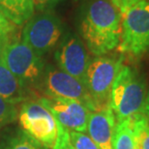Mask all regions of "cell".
<instances>
[{
    "instance_id": "obj_4",
    "label": "cell",
    "mask_w": 149,
    "mask_h": 149,
    "mask_svg": "<svg viewBox=\"0 0 149 149\" xmlns=\"http://www.w3.org/2000/svg\"><path fill=\"white\" fill-rule=\"evenodd\" d=\"M117 49L132 58L149 53V0L138 3L122 14Z\"/></svg>"
},
{
    "instance_id": "obj_24",
    "label": "cell",
    "mask_w": 149,
    "mask_h": 149,
    "mask_svg": "<svg viewBox=\"0 0 149 149\" xmlns=\"http://www.w3.org/2000/svg\"><path fill=\"white\" fill-rule=\"evenodd\" d=\"M3 46H0V60L2 59V52H3Z\"/></svg>"
},
{
    "instance_id": "obj_2",
    "label": "cell",
    "mask_w": 149,
    "mask_h": 149,
    "mask_svg": "<svg viewBox=\"0 0 149 149\" xmlns=\"http://www.w3.org/2000/svg\"><path fill=\"white\" fill-rule=\"evenodd\" d=\"M145 98L144 79L136 70L123 64L113 82L109 101L116 122L142 113Z\"/></svg>"
},
{
    "instance_id": "obj_7",
    "label": "cell",
    "mask_w": 149,
    "mask_h": 149,
    "mask_svg": "<svg viewBox=\"0 0 149 149\" xmlns=\"http://www.w3.org/2000/svg\"><path fill=\"white\" fill-rule=\"evenodd\" d=\"M123 65V57L97 56L89 63L86 72V87L97 111L109 106L113 82Z\"/></svg>"
},
{
    "instance_id": "obj_10",
    "label": "cell",
    "mask_w": 149,
    "mask_h": 149,
    "mask_svg": "<svg viewBox=\"0 0 149 149\" xmlns=\"http://www.w3.org/2000/svg\"><path fill=\"white\" fill-rule=\"evenodd\" d=\"M39 102L49 109L57 123L70 131L85 133L90 111L81 103L63 98H39Z\"/></svg>"
},
{
    "instance_id": "obj_25",
    "label": "cell",
    "mask_w": 149,
    "mask_h": 149,
    "mask_svg": "<svg viewBox=\"0 0 149 149\" xmlns=\"http://www.w3.org/2000/svg\"><path fill=\"white\" fill-rule=\"evenodd\" d=\"M2 128H3V127H1V126H0V131H1V129H2Z\"/></svg>"
},
{
    "instance_id": "obj_5",
    "label": "cell",
    "mask_w": 149,
    "mask_h": 149,
    "mask_svg": "<svg viewBox=\"0 0 149 149\" xmlns=\"http://www.w3.org/2000/svg\"><path fill=\"white\" fill-rule=\"evenodd\" d=\"M37 90L42 92L45 97L74 100L84 105L91 112L97 111L84 83L52 65L45 68Z\"/></svg>"
},
{
    "instance_id": "obj_9",
    "label": "cell",
    "mask_w": 149,
    "mask_h": 149,
    "mask_svg": "<svg viewBox=\"0 0 149 149\" xmlns=\"http://www.w3.org/2000/svg\"><path fill=\"white\" fill-rule=\"evenodd\" d=\"M54 58L60 70L86 85V72L91 60L84 44L79 37L67 34L59 43Z\"/></svg>"
},
{
    "instance_id": "obj_6",
    "label": "cell",
    "mask_w": 149,
    "mask_h": 149,
    "mask_svg": "<svg viewBox=\"0 0 149 149\" xmlns=\"http://www.w3.org/2000/svg\"><path fill=\"white\" fill-rule=\"evenodd\" d=\"M17 117L23 132L47 149L53 148L57 139V123L38 99L22 102Z\"/></svg>"
},
{
    "instance_id": "obj_17",
    "label": "cell",
    "mask_w": 149,
    "mask_h": 149,
    "mask_svg": "<svg viewBox=\"0 0 149 149\" xmlns=\"http://www.w3.org/2000/svg\"><path fill=\"white\" fill-rule=\"evenodd\" d=\"M17 104L0 97V126L5 127L17 120L19 116Z\"/></svg>"
},
{
    "instance_id": "obj_14",
    "label": "cell",
    "mask_w": 149,
    "mask_h": 149,
    "mask_svg": "<svg viewBox=\"0 0 149 149\" xmlns=\"http://www.w3.org/2000/svg\"><path fill=\"white\" fill-rule=\"evenodd\" d=\"M0 10L14 24L22 25L33 16L32 0H0Z\"/></svg>"
},
{
    "instance_id": "obj_23",
    "label": "cell",
    "mask_w": 149,
    "mask_h": 149,
    "mask_svg": "<svg viewBox=\"0 0 149 149\" xmlns=\"http://www.w3.org/2000/svg\"><path fill=\"white\" fill-rule=\"evenodd\" d=\"M142 113L146 115V117L148 118L149 121V90L146 94V98H145V102H144V107H143V111H142Z\"/></svg>"
},
{
    "instance_id": "obj_16",
    "label": "cell",
    "mask_w": 149,
    "mask_h": 149,
    "mask_svg": "<svg viewBox=\"0 0 149 149\" xmlns=\"http://www.w3.org/2000/svg\"><path fill=\"white\" fill-rule=\"evenodd\" d=\"M128 119L135 134L139 149H149V121L146 115L136 113Z\"/></svg>"
},
{
    "instance_id": "obj_22",
    "label": "cell",
    "mask_w": 149,
    "mask_h": 149,
    "mask_svg": "<svg viewBox=\"0 0 149 149\" xmlns=\"http://www.w3.org/2000/svg\"><path fill=\"white\" fill-rule=\"evenodd\" d=\"M111 4L120 12L121 15L124 14L125 12L132 8L133 6L136 5L138 3L143 1V0H109Z\"/></svg>"
},
{
    "instance_id": "obj_13",
    "label": "cell",
    "mask_w": 149,
    "mask_h": 149,
    "mask_svg": "<svg viewBox=\"0 0 149 149\" xmlns=\"http://www.w3.org/2000/svg\"><path fill=\"white\" fill-rule=\"evenodd\" d=\"M0 149H47L19 128H9L0 133Z\"/></svg>"
},
{
    "instance_id": "obj_8",
    "label": "cell",
    "mask_w": 149,
    "mask_h": 149,
    "mask_svg": "<svg viewBox=\"0 0 149 149\" xmlns=\"http://www.w3.org/2000/svg\"><path fill=\"white\" fill-rule=\"evenodd\" d=\"M62 33L63 26L59 17L52 11L44 12L28 19L22 30V41L43 57L57 46Z\"/></svg>"
},
{
    "instance_id": "obj_12",
    "label": "cell",
    "mask_w": 149,
    "mask_h": 149,
    "mask_svg": "<svg viewBox=\"0 0 149 149\" xmlns=\"http://www.w3.org/2000/svg\"><path fill=\"white\" fill-rule=\"evenodd\" d=\"M30 92L26 91L8 67L0 60V97L19 104L30 99Z\"/></svg>"
},
{
    "instance_id": "obj_15",
    "label": "cell",
    "mask_w": 149,
    "mask_h": 149,
    "mask_svg": "<svg viewBox=\"0 0 149 149\" xmlns=\"http://www.w3.org/2000/svg\"><path fill=\"white\" fill-rule=\"evenodd\" d=\"M111 144L112 149H139L129 119L116 122Z\"/></svg>"
},
{
    "instance_id": "obj_11",
    "label": "cell",
    "mask_w": 149,
    "mask_h": 149,
    "mask_svg": "<svg viewBox=\"0 0 149 149\" xmlns=\"http://www.w3.org/2000/svg\"><path fill=\"white\" fill-rule=\"evenodd\" d=\"M116 119L111 106L92 111L87 122L88 136L100 149H112V136Z\"/></svg>"
},
{
    "instance_id": "obj_1",
    "label": "cell",
    "mask_w": 149,
    "mask_h": 149,
    "mask_svg": "<svg viewBox=\"0 0 149 149\" xmlns=\"http://www.w3.org/2000/svg\"><path fill=\"white\" fill-rule=\"evenodd\" d=\"M122 15L109 0H87L80 12V32L89 52L102 56L118 47Z\"/></svg>"
},
{
    "instance_id": "obj_3",
    "label": "cell",
    "mask_w": 149,
    "mask_h": 149,
    "mask_svg": "<svg viewBox=\"0 0 149 149\" xmlns=\"http://www.w3.org/2000/svg\"><path fill=\"white\" fill-rule=\"evenodd\" d=\"M2 61L26 91L37 89L46 64L27 44L15 36L3 47Z\"/></svg>"
},
{
    "instance_id": "obj_18",
    "label": "cell",
    "mask_w": 149,
    "mask_h": 149,
    "mask_svg": "<svg viewBox=\"0 0 149 149\" xmlns=\"http://www.w3.org/2000/svg\"><path fill=\"white\" fill-rule=\"evenodd\" d=\"M16 36V24H14L0 10V46L4 47Z\"/></svg>"
},
{
    "instance_id": "obj_21",
    "label": "cell",
    "mask_w": 149,
    "mask_h": 149,
    "mask_svg": "<svg viewBox=\"0 0 149 149\" xmlns=\"http://www.w3.org/2000/svg\"><path fill=\"white\" fill-rule=\"evenodd\" d=\"M60 0H32L34 6V10L36 9L40 13L50 12L52 9L57 4Z\"/></svg>"
},
{
    "instance_id": "obj_19",
    "label": "cell",
    "mask_w": 149,
    "mask_h": 149,
    "mask_svg": "<svg viewBox=\"0 0 149 149\" xmlns=\"http://www.w3.org/2000/svg\"><path fill=\"white\" fill-rule=\"evenodd\" d=\"M69 139L76 149H100L93 139L84 133L69 130Z\"/></svg>"
},
{
    "instance_id": "obj_20",
    "label": "cell",
    "mask_w": 149,
    "mask_h": 149,
    "mask_svg": "<svg viewBox=\"0 0 149 149\" xmlns=\"http://www.w3.org/2000/svg\"><path fill=\"white\" fill-rule=\"evenodd\" d=\"M52 149H76L70 141L69 130L61 126L59 123H57V139Z\"/></svg>"
}]
</instances>
